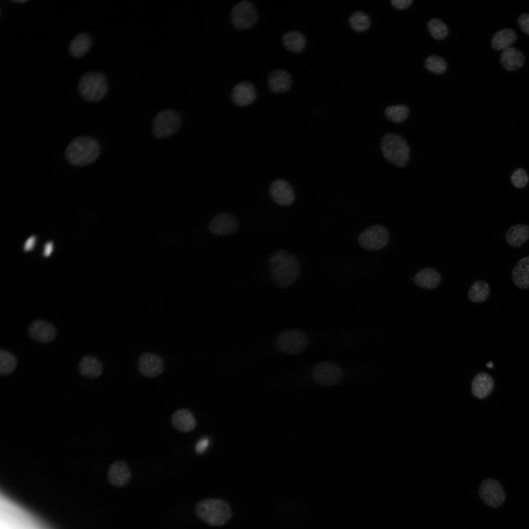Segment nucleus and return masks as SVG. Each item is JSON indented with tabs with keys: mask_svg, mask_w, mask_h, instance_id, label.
<instances>
[{
	"mask_svg": "<svg viewBox=\"0 0 529 529\" xmlns=\"http://www.w3.org/2000/svg\"><path fill=\"white\" fill-rule=\"evenodd\" d=\"M270 275L278 287L286 288L291 286L301 273L297 257L287 250L279 249L271 254L269 259Z\"/></svg>",
	"mask_w": 529,
	"mask_h": 529,
	"instance_id": "nucleus-1",
	"label": "nucleus"
},
{
	"mask_svg": "<svg viewBox=\"0 0 529 529\" xmlns=\"http://www.w3.org/2000/svg\"><path fill=\"white\" fill-rule=\"evenodd\" d=\"M100 151V146L96 140L82 136L75 138L69 143L65 156L71 165L83 167L95 162Z\"/></svg>",
	"mask_w": 529,
	"mask_h": 529,
	"instance_id": "nucleus-2",
	"label": "nucleus"
},
{
	"mask_svg": "<svg viewBox=\"0 0 529 529\" xmlns=\"http://www.w3.org/2000/svg\"><path fill=\"white\" fill-rule=\"evenodd\" d=\"M195 512L200 520L212 526H221L231 518L232 512L229 504L225 501L207 498L199 501Z\"/></svg>",
	"mask_w": 529,
	"mask_h": 529,
	"instance_id": "nucleus-3",
	"label": "nucleus"
},
{
	"mask_svg": "<svg viewBox=\"0 0 529 529\" xmlns=\"http://www.w3.org/2000/svg\"><path fill=\"white\" fill-rule=\"evenodd\" d=\"M381 147L384 157L391 164L399 168H404L408 164L410 148L402 136L386 134L381 139Z\"/></svg>",
	"mask_w": 529,
	"mask_h": 529,
	"instance_id": "nucleus-4",
	"label": "nucleus"
},
{
	"mask_svg": "<svg viewBox=\"0 0 529 529\" xmlns=\"http://www.w3.org/2000/svg\"><path fill=\"white\" fill-rule=\"evenodd\" d=\"M78 92L85 100L96 102L102 100L106 95L108 83L105 75L98 72L85 73L78 83Z\"/></svg>",
	"mask_w": 529,
	"mask_h": 529,
	"instance_id": "nucleus-5",
	"label": "nucleus"
},
{
	"mask_svg": "<svg viewBox=\"0 0 529 529\" xmlns=\"http://www.w3.org/2000/svg\"><path fill=\"white\" fill-rule=\"evenodd\" d=\"M308 342L307 336L304 332L293 329L281 332L275 339L278 350L289 355L302 353L307 347Z\"/></svg>",
	"mask_w": 529,
	"mask_h": 529,
	"instance_id": "nucleus-6",
	"label": "nucleus"
},
{
	"mask_svg": "<svg viewBox=\"0 0 529 529\" xmlns=\"http://www.w3.org/2000/svg\"><path fill=\"white\" fill-rule=\"evenodd\" d=\"M181 118L178 113L172 110L159 112L155 117L152 125L154 135L162 138L175 134L180 128Z\"/></svg>",
	"mask_w": 529,
	"mask_h": 529,
	"instance_id": "nucleus-7",
	"label": "nucleus"
},
{
	"mask_svg": "<svg viewBox=\"0 0 529 529\" xmlns=\"http://www.w3.org/2000/svg\"><path fill=\"white\" fill-rule=\"evenodd\" d=\"M389 232L383 225H371L362 231L358 237L360 245L369 251H376L382 249L387 243Z\"/></svg>",
	"mask_w": 529,
	"mask_h": 529,
	"instance_id": "nucleus-8",
	"label": "nucleus"
},
{
	"mask_svg": "<svg viewBox=\"0 0 529 529\" xmlns=\"http://www.w3.org/2000/svg\"><path fill=\"white\" fill-rule=\"evenodd\" d=\"M312 378L317 384L322 386H332L338 384L343 377L341 367L337 364L328 361L317 363L312 371Z\"/></svg>",
	"mask_w": 529,
	"mask_h": 529,
	"instance_id": "nucleus-9",
	"label": "nucleus"
},
{
	"mask_svg": "<svg viewBox=\"0 0 529 529\" xmlns=\"http://www.w3.org/2000/svg\"><path fill=\"white\" fill-rule=\"evenodd\" d=\"M231 18L234 26L237 29L245 30L251 28L258 20L256 8L250 1L241 0L233 7Z\"/></svg>",
	"mask_w": 529,
	"mask_h": 529,
	"instance_id": "nucleus-10",
	"label": "nucleus"
},
{
	"mask_svg": "<svg viewBox=\"0 0 529 529\" xmlns=\"http://www.w3.org/2000/svg\"><path fill=\"white\" fill-rule=\"evenodd\" d=\"M481 500L486 505L497 508L505 500V493L501 483L494 479H487L481 483L479 488Z\"/></svg>",
	"mask_w": 529,
	"mask_h": 529,
	"instance_id": "nucleus-11",
	"label": "nucleus"
},
{
	"mask_svg": "<svg viewBox=\"0 0 529 529\" xmlns=\"http://www.w3.org/2000/svg\"><path fill=\"white\" fill-rule=\"evenodd\" d=\"M239 228V223L231 214L222 212L218 213L211 221L210 231L216 235H229L235 233Z\"/></svg>",
	"mask_w": 529,
	"mask_h": 529,
	"instance_id": "nucleus-12",
	"label": "nucleus"
},
{
	"mask_svg": "<svg viewBox=\"0 0 529 529\" xmlns=\"http://www.w3.org/2000/svg\"><path fill=\"white\" fill-rule=\"evenodd\" d=\"M138 370L144 376L151 378L160 375L164 370L163 359L158 355L146 352L142 354L138 361Z\"/></svg>",
	"mask_w": 529,
	"mask_h": 529,
	"instance_id": "nucleus-13",
	"label": "nucleus"
},
{
	"mask_svg": "<svg viewBox=\"0 0 529 529\" xmlns=\"http://www.w3.org/2000/svg\"><path fill=\"white\" fill-rule=\"evenodd\" d=\"M27 333L29 336L35 341L48 343L55 339L57 331L52 323L45 320L36 319L29 325Z\"/></svg>",
	"mask_w": 529,
	"mask_h": 529,
	"instance_id": "nucleus-14",
	"label": "nucleus"
},
{
	"mask_svg": "<svg viewBox=\"0 0 529 529\" xmlns=\"http://www.w3.org/2000/svg\"><path fill=\"white\" fill-rule=\"evenodd\" d=\"M269 194L272 200L280 206L290 205L295 200V194L292 187L283 179H278L272 183Z\"/></svg>",
	"mask_w": 529,
	"mask_h": 529,
	"instance_id": "nucleus-15",
	"label": "nucleus"
},
{
	"mask_svg": "<svg viewBox=\"0 0 529 529\" xmlns=\"http://www.w3.org/2000/svg\"><path fill=\"white\" fill-rule=\"evenodd\" d=\"M257 93L254 86L248 81L237 84L233 88L231 97L233 102L238 106H248L256 99Z\"/></svg>",
	"mask_w": 529,
	"mask_h": 529,
	"instance_id": "nucleus-16",
	"label": "nucleus"
},
{
	"mask_svg": "<svg viewBox=\"0 0 529 529\" xmlns=\"http://www.w3.org/2000/svg\"><path fill=\"white\" fill-rule=\"evenodd\" d=\"M131 478V472L127 464L123 461H116L109 466L107 472L109 482L113 486L126 485Z\"/></svg>",
	"mask_w": 529,
	"mask_h": 529,
	"instance_id": "nucleus-17",
	"label": "nucleus"
},
{
	"mask_svg": "<svg viewBox=\"0 0 529 529\" xmlns=\"http://www.w3.org/2000/svg\"><path fill=\"white\" fill-rule=\"evenodd\" d=\"M494 386L493 378L488 373L481 372L477 374L471 383V392L473 396L483 399L491 393Z\"/></svg>",
	"mask_w": 529,
	"mask_h": 529,
	"instance_id": "nucleus-18",
	"label": "nucleus"
},
{
	"mask_svg": "<svg viewBox=\"0 0 529 529\" xmlns=\"http://www.w3.org/2000/svg\"><path fill=\"white\" fill-rule=\"evenodd\" d=\"M291 84V76L286 70H274L268 77V87L272 92L275 93L287 92L290 89Z\"/></svg>",
	"mask_w": 529,
	"mask_h": 529,
	"instance_id": "nucleus-19",
	"label": "nucleus"
},
{
	"mask_svg": "<svg viewBox=\"0 0 529 529\" xmlns=\"http://www.w3.org/2000/svg\"><path fill=\"white\" fill-rule=\"evenodd\" d=\"M525 56L522 51L515 48L510 47L503 51L500 55V62L506 71H516L524 65Z\"/></svg>",
	"mask_w": 529,
	"mask_h": 529,
	"instance_id": "nucleus-20",
	"label": "nucleus"
},
{
	"mask_svg": "<svg viewBox=\"0 0 529 529\" xmlns=\"http://www.w3.org/2000/svg\"><path fill=\"white\" fill-rule=\"evenodd\" d=\"M411 280L420 288L432 289L439 285L441 276L436 269L426 267L419 270Z\"/></svg>",
	"mask_w": 529,
	"mask_h": 529,
	"instance_id": "nucleus-21",
	"label": "nucleus"
},
{
	"mask_svg": "<svg viewBox=\"0 0 529 529\" xmlns=\"http://www.w3.org/2000/svg\"><path fill=\"white\" fill-rule=\"evenodd\" d=\"M511 278L514 284L519 288L529 289V255L516 263L512 271Z\"/></svg>",
	"mask_w": 529,
	"mask_h": 529,
	"instance_id": "nucleus-22",
	"label": "nucleus"
},
{
	"mask_svg": "<svg viewBox=\"0 0 529 529\" xmlns=\"http://www.w3.org/2000/svg\"><path fill=\"white\" fill-rule=\"evenodd\" d=\"M103 364L96 357L86 355L82 358L78 364L80 374L89 378L99 377L103 371Z\"/></svg>",
	"mask_w": 529,
	"mask_h": 529,
	"instance_id": "nucleus-23",
	"label": "nucleus"
},
{
	"mask_svg": "<svg viewBox=\"0 0 529 529\" xmlns=\"http://www.w3.org/2000/svg\"><path fill=\"white\" fill-rule=\"evenodd\" d=\"M505 240L512 247H521L529 240V225L517 224L511 226L506 231Z\"/></svg>",
	"mask_w": 529,
	"mask_h": 529,
	"instance_id": "nucleus-24",
	"label": "nucleus"
},
{
	"mask_svg": "<svg viewBox=\"0 0 529 529\" xmlns=\"http://www.w3.org/2000/svg\"><path fill=\"white\" fill-rule=\"evenodd\" d=\"M171 420L173 427L181 432H190L195 427V419L191 412L187 409H181L175 411Z\"/></svg>",
	"mask_w": 529,
	"mask_h": 529,
	"instance_id": "nucleus-25",
	"label": "nucleus"
},
{
	"mask_svg": "<svg viewBox=\"0 0 529 529\" xmlns=\"http://www.w3.org/2000/svg\"><path fill=\"white\" fill-rule=\"evenodd\" d=\"M517 34L512 29L506 28L497 31L491 39V47L503 51L510 47L516 41Z\"/></svg>",
	"mask_w": 529,
	"mask_h": 529,
	"instance_id": "nucleus-26",
	"label": "nucleus"
},
{
	"mask_svg": "<svg viewBox=\"0 0 529 529\" xmlns=\"http://www.w3.org/2000/svg\"><path fill=\"white\" fill-rule=\"evenodd\" d=\"M282 41L284 47L288 50L296 53L302 52L306 45L305 36L298 31H290L286 32L283 36Z\"/></svg>",
	"mask_w": 529,
	"mask_h": 529,
	"instance_id": "nucleus-27",
	"label": "nucleus"
},
{
	"mask_svg": "<svg viewBox=\"0 0 529 529\" xmlns=\"http://www.w3.org/2000/svg\"><path fill=\"white\" fill-rule=\"evenodd\" d=\"M92 44L91 36L86 33H81L72 41L69 46L70 52L73 57H81L88 52Z\"/></svg>",
	"mask_w": 529,
	"mask_h": 529,
	"instance_id": "nucleus-28",
	"label": "nucleus"
},
{
	"mask_svg": "<svg viewBox=\"0 0 529 529\" xmlns=\"http://www.w3.org/2000/svg\"><path fill=\"white\" fill-rule=\"evenodd\" d=\"M490 293L489 284L484 280H477L471 286L468 291V298L472 302L481 303L488 299Z\"/></svg>",
	"mask_w": 529,
	"mask_h": 529,
	"instance_id": "nucleus-29",
	"label": "nucleus"
},
{
	"mask_svg": "<svg viewBox=\"0 0 529 529\" xmlns=\"http://www.w3.org/2000/svg\"><path fill=\"white\" fill-rule=\"evenodd\" d=\"M17 365V359L14 354L5 349L0 351V374L6 376L12 373Z\"/></svg>",
	"mask_w": 529,
	"mask_h": 529,
	"instance_id": "nucleus-30",
	"label": "nucleus"
},
{
	"mask_svg": "<svg viewBox=\"0 0 529 529\" xmlns=\"http://www.w3.org/2000/svg\"><path fill=\"white\" fill-rule=\"evenodd\" d=\"M351 27L355 31L361 32L367 30L371 25V20L368 15L362 11L353 13L349 19Z\"/></svg>",
	"mask_w": 529,
	"mask_h": 529,
	"instance_id": "nucleus-31",
	"label": "nucleus"
},
{
	"mask_svg": "<svg viewBox=\"0 0 529 529\" xmlns=\"http://www.w3.org/2000/svg\"><path fill=\"white\" fill-rule=\"evenodd\" d=\"M409 113V108L403 104L388 106L385 111L386 118L395 123L404 121L408 118Z\"/></svg>",
	"mask_w": 529,
	"mask_h": 529,
	"instance_id": "nucleus-32",
	"label": "nucleus"
},
{
	"mask_svg": "<svg viewBox=\"0 0 529 529\" xmlns=\"http://www.w3.org/2000/svg\"><path fill=\"white\" fill-rule=\"evenodd\" d=\"M428 28L433 37L436 40L443 39L448 34L447 25L438 19L431 20L428 23Z\"/></svg>",
	"mask_w": 529,
	"mask_h": 529,
	"instance_id": "nucleus-33",
	"label": "nucleus"
},
{
	"mask_svg": "<svg viewBox=\"0 0 529 529\" xmlns=\"http://www.w3.org/2000/svg\"><path fill=\"white\" fill-rule=\"evenodd\" d=\"M425 66L429 71L437 74L443 73L447 69V64L444 59L435 55L427 58Z\"/></svg>",
	"mask_w": 529,
	"mask_h": 529,
	"instance_id": "nucleus-34",
	"label": "nucleus"
},
{
	"mask_svg": "<svg viewBox=\"0 0 529 529\" xmlns=\"http://www.w3.org/2000/svg\"><path fill=\"white\" fill-rule=\"evenodd\" d=\"M529 180V178L527 172L522 168L516 169L511 176V183L517 188L520 189L525 187L527 185Z\"/></svg>",
	"mask_w": 529,
	"mask_h": 529,
	"instance_id": "nucleus-35",
	"label": "nucleus"
},
{
	"mask_svg": "<svg viewBox=\"0 0 529 529\" xmlns=\"http://www.w3.org/2000/svg\"><path fill=\"white\" fill-rule=\"evenodd\" d=\"M518 23L523 32L529 35V13H523L518 18Z\"/></svg>",
	"mask_w": 529,
	"mask_h": 529,
	"instance_id": "nucleus-36",
	"label": "nucleus"
},
{
	"mask_svg": "<svg viewBox=\"0 0 529 529\" xmlns=\"http://www.w3.org/2000/svg\"><path fill=\"white\" fill-rule=\"evenodd\" d=\"M412 0H392L391 5L396 9L402 10L408 8L412 3Z\"/></svg>",
	"mask_w": 529,
	"mask_h": 529,
	"instance_id": "nucleus-37",
	"label": "nucleus"
},
{
	"mask_svg": "<svg viewBox=\"0 0 529 529\" xmlns=\"http://www.w3.org/2000/svg\"><path fill=\"white\" fill-rule=\"evenodd\" d=\"M209 444V440L207 437H203L197 442L195 446V451L198 454H201L206 451Z\"/></svg>",
	"mask_w": 529,
	"mask_h": 529,
	"instance_id": "nucleus-38",
	"label": "nucleus"
},
{
	"mask_svg": "<svg viewBox=\"0 0 529 529\" xmlns=\"http://www.w3.org/2000/svg\"><path fill=\"white\" fill-rule=\"evenodd\" d=\"M36 242V237L33 235L30 236L26 240L24 244V249L25 252L31 251L34 247Z\"/></svg>",
	"mask_w": 529,
	"mask_h": 529,
	"instance_id": "nucleus-39",
	"label": "nucleus"
},
{
	"mask_svg": "<svg viewBox=\"0 0 529 529\" xmlns=\"http://www.w3.org/2000/svg\"><path fill=\"white\" fill-rule=\"evenodd\" d=\"M53 248V242L51 241L47 242L44 246V256L48 257L52 252Z\"/></svg>",
	"mask_w": 529,
	"mask_h": 529,
	"instance_id": "nucleus-40",
	"label": "nucleus"
},
{
	"mask_svg": "<svg viewBox=\"0 0 529 529\" xmlns=\"http://www.w3.org/2000/svg\"><path fill=\"white\" fill-rule=\"evenodd\" d=\"M486 366H487L488 367H489V368H492V367H493V363H492V362H491V361H490V362H489L488 363H487L486 364Z\"/></svg>",
	"mask_w": 529,
	"mask_h": 529,
	"instance_id": "nucleus-41",
	"label": "nucleus"
},
{
	"mask_svg": "<svg viewBox=\"0 0 529 529\" xmlns=\"http://www.w3.org/2000/svg\"><path fill=\"white\" fill-rule=\"evenodd\" d=\"M26 1H27L26 0H14L13 1H14L15 2H18V3H23V2L24 3V2H26Z\"/></svg>",
	"mask_w": 529,
	"mask_h": 529,
	"instance_id": "nucleus-42",
	"label": "nucleus"
}]
</instances>
